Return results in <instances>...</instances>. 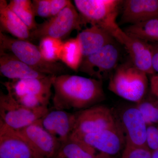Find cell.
Here are the masks:
<instances>
[{"mask_svg": "<svg viewBox=\"0 0 158 158\" xmlns=\"http://www.w3.org/2000/svg\"><path fill=\"white\" fill-rule=\"evenodd\" d=\"M75 138L81 139L100 152L112 156L125 146L124 134L117 120L116 124L111 127Z\"/></svg>", "mask_w": 158, "mask_h": 158, "instance_id": "14", "label": "cell"}, {"mask_svg": "<svg viewBox=\"0 0 158 158\" xmlns=\"http://www.w3.org/2000/svg\"><path fill=\"white\" fill-rule=\"evenodd\" d=\"M76 37L84 58L96 52L116 40L108 31L98 26H91L83 30Z\"/></svg>", "mask_w": 158, "mask_h": 158, "instance_id": "18", "label": "cell"}, {"mask_svg": "<svg viewBox=\"0 0 158 158\" xmlns=\"http://www.w3.org/2000/svg\"><path fill=\"white\" fill-rule=\"evenodd\" d=\"M95 158H115L113 156L103 153L100 152L96 154Z\"/></svg>", "mask_w": 158, "mask_h": 158, "instance_id": "32", "label": "cell"}, {"mask_svg": "<svg viewBox=\"0 0 158 158\" xmlns=\"http://www.w3.org/2000/svg\"><path fill=\"white\" fill-rule=\"evenodd\" d=\"M118 122L127 147L146 146L148 125L135 105L124 108L119 114Z\"/></svg>", "mask_w": 158, "mask_h": 158, "instance_id": "10", "label": "cell"}, {"mask_svg": "<svg viewBox=\"0 0 158 158\" xmlns=\"http://www.w3.org/2000/svg\"><path fill=\"white\" fill-rule=\"evenodd\" d=\"M153 19H158V0L123 1L120 23L131 25Z\"/></svg>", "mask_w": 158, "mask_h": 158, "instance_id": "16", "label": "cell"}, {"mask_svg": "<svg viewBox=\"0 0 158 158\" xmlns=\"http://www.w3.org/2000/svg\"><path fill=\"white\" fill-rule=\"evenodd\" d=\"M54 110H82L104 99L102 80L74 75L55 76L53 82Z\"/></svg>", "mask_w": 158, "mask_h": 158, "instance_id": "1", "label": "cell"}, {"mask_svg": "<svg viewBox=\"0 0 158 158\" xmlns=\"http://www.w3.org/2000/svg\"><path fill=\"white\" fill-rule=\"evenodd\" d=\"M35 15L40 17L51 18V0L32 1Z\"/></svg>", "mask_w": 158, "mask_h": 158, "instance_id": "27", "label": "cell"}, {"mask_svg": "<svg viewBox=\"0 0 158 158\" xmlns=\"http://www.w3.org/2000/svg\"><path fill=\"white\" fill-rule=\"evenodd\" d=\"M75 113L76 122L70 137L79 138L111 127L116 123L111 110L101 105H94Z\"/></svg>", "mask_w": 158, "mask_h": 158, "instance_id": "8", "label": "cell"}, {"mask_svg": "<svg viewBox=\"0 0 158 158\" xmlns=\"http://www.w3.org/2000/svg\"><path fill=\"white\" fill-rule=\"evenodd\" d=\"M152 152L146 146L127 147L125 146L121 158H152Z\"/></svg>", "mask_w": 158, "mask_h": 158, "instance_id": "26", "label": "cell"}, {"mask_svg": "<svg viewBox=\"0 0 158 158\" xmlns=\"http://www.w3.org/2000/svg\"><path fill=\"white\" fill-rule=\"evenodd\" d=\"M135 106L148 126L158 124V101L150 92Z\"/></svg>", "mask_w": 158, "mask_h": 158, "instance_id": "24", "label": "cell"}, {"mask_svg": "<svg viewBox=\"0 0 158 158\" xmlns=\"http://www.w3.org/2000/svg\"><path fill=\"white\" fill-rule=\"evenodd\" d=\"M150 92L158 101V74H157L150 76Z\"/></svg>", "mask_w": 158, "mask_h": 158, "instance_id": "31", "label": "cell"}, {"mask_svg": "<svg viewBox=\"0 0 158 158\" xmlns=\"http://www.w3.org/2000/svg\"><path fill=\"white\" fill-rule=\"evenodd\" d=\"M0 32H7L17 39L31 40V31L9 8L5 0L0 1Z\"/></svg>", "mask_w": 158, "mask_h": 158, "instance_id": "19", "label": "cell"}, {"mask_svg": "<svg viewBox=\"0 0 158 158\" xmlns=\"http://www.w3.org/2000/svg\"><path fill=\"white\" fill-rule=\"evenodd\" d=\"M83 58L81 49L77 37L63 42L59 60L66 66L75 71H78Z\"/></svg>", "mask_w": 158, "mask_h": 158, "instance_id": "22", "label": "cell"}, {"mask_svg": "<svg viewBox=\"0 0 158 158\" xmlns=\"http://www.w3.org/2000/svg\"><path fill=\"white\" fill-rule=\"evenodd\" d=\"M40 119L16 131L25 138L40 157L56 158L62 144L44 128Z\"/></svg>", "mask_w": 158, "mask_h": 158, "instance_id": "13", "label": "cell"}, {"mask_svg": "<svg viewBox=\"0 0 158 158\" xmlns=\"http://www.w3.org/2000/svg\"><path fill=\"white\" fill-rule=\"evenodd\" d=\"M8 6L20 19L24 23L30 31L37 27L36 16L33 9L32 1L30 0H11Z\"/></svg>", "mask_w": 158, "mask_h": 158, "instance_id": "23", "label": "cell"}, {"mask_svg": "<svg viewBox=\"0 0 158 158\" xmlns=\"http://www.w3.org/2000/svg\"><path fill=\"white\" fill-rule=\"evenodd\" d=\"M71 2L69 0H51V17L59 14Z\"/></svg>", "mask_w": 158, "mask_h": 158, "instance_id": "29", "label": "cell"}, {"mask_svg": "<svg viewBox=\"0 0 158 158\" xmlns=\"http://www.w3.org/2000/svg\"><path fill=\"white\" fill-rule=\"evenodd\" d=\"M123 31L129 36L149 43H158V19L130 25Z\"/></svg>", "mask_w": 158, "mask_h": 158, "instance_id": "21", "label": "cell"}, {"mask_svg": "<svg viewBox=\"0 0 158 158\" xmlns=\"http://www.w3.org/2000/svg\"><path fill=\"white\" fill-rule=\"evenodd\" d=\"M119 56L118 46L115 42L111 43L96 52L83 58L78 71L102 80L117 68Z\"/></svg>", "mask_w": 158, "mask_h": 158, "instance_id": "9", "label": "cell"}, {"mask_svg": "<svg viewBox=\"0 0 158 158\" xmlns=\"http://www.w3.org/2000/svg\"><path fill=\"white\" fill-rule=\"evenodd\" d=\"M82 26L79 12L71 2L56 16L38 24L36 28L31 31V40L46 37L62 40L73 30H81Z\"/></svg>", "mask_w": 158, "mask_h": 158, "instance_id": "7", "label": "cell"}, {"mask_svg": "<svg viewBox=\"0 0 158 158\" xmlns=\"http://www.w3.org/2000/svg\"><path fill=\"white\" fill-rule=\"evenodd\" d=\"M0 52L13 55L27 65L48 75L64 74L65 67L58 62L47 61L42 56L39 47L28 40L10 37L0 32Z\"/></svg>", "mask_w": 158, "mask_h": 158, "instance_id": "3", "label": "cell"}, {"mask_svg": "<svg viewBox=\"0 0 158 158\" xmlns=\"http://www.w3.org/2000/svg\"><path fill=\"white\" fill-rule=\"evenodd\" d=\"M151 48L152 63L153 69L158 73V43H150Z\"/></svg>", "mask_w": 158, "mask_h": 158, "instance_id": "30", "label": "cell"}, {"mask_svg": "<svg viewBox=\"0 0 158 158\" xmlns=\"http://www.w3.org/2000/svg\"><path fill=\"white\" fill-rule=\"evenodd\" d=\"M0 90V120L9 127L19 130L41 119L49 112L48 107L31 108L15 98L9 88Z\"/></svg>", "mask_w": 158, "mask_h": 158, "instance_id": "6", "label": "cell"}, {"mask_svg": "<svg viewBox=\"0 0 158 158\" xmlns=\"http://www.w3.org/2000/svg\"><path fill=\"white\" fill-rule=\"evenodd\" d=\"M0 73L12 81L42 78L48 76L22 62L9 53L0 52Z\"/></svg>", "mask_w": 158, "mask_h": 158, "instance_id": "17", "label": "cell"}, {"mask_svg": "<svg viewBox=\"0 0 158 158\" xmlns=\"http://www.w3.org/2000/svg\"><path fill=\"white\" fill-rule=\"evenodd\" d=\"M96 150L81 139L70 137L62 143L57 157L61 158H95Z\"/></svg>", "mask_w": 158, "mask_h": 158, "instance_id": "20", "label": "cell"}, {"mask_svg": "<svg viewBox=\"0 0 158 158\" xmlns=\"http://www.w3.org/2000/svg\"><path fill=\"white\" fill-rule=\"evenodd\" d=\"M63 42L62 40L46 37L40 40L39 48L44 59L51 62H57Z\"/></svg>", "mask_w": 158, "mask_h": 158, "instance_id": "25", "label": "cell"}, {"mask_svg": "<svg viewBox=\"0 0 158 158\" xmlns=\"http://www.w3.org/2000/svg\"><path fill=\"white\" fill-rule=\"evenodd\" d=\"M55 77L49 75L42 78L16 80L2 84L9 88L18 101L26 106L48 107Z\"/></svg>", "mask_w": 158, "mask_h": 158, "instance_id": "5", "label": "cell"}, {"mask_svg": "<svg viewBox=\"0 0 158 158\" xmlns=\"http://www.w3.org/2000/svg\"><path fill=\"white\" fill-rule=\"evenodd\" d=\"M148 75L131 62H126L118 65L114 71L108 89L117 96L137 103L147 95Z\"/></svg>", "mask_w": 158, "mask_h": 158, "instance_id": "2", "label": "cell"}, {"mask_svg": "<svg viewBox=\"0 0 158 158\" xmlns=\"http://www.w3.org/2000/svg\"><path fill=\"white\" fill-rule=\"evenodd\" d=\"M113 37L124 46L129 55L131 62L138 69L148 75L156 74L152 63V51L149 43L127 34L119 28Z\"/></svg>", "mask_w": 158, "mask_h": 158, "instance_id": "11", "label": "cell"}, {"mask_svg": "<svg viewBox=\"0 0 158 158\" xmlns=\"http://www.w3.org/2000/svg\"><path fill=\"white\" fill-rule=\"evenodd\" d=\"M123 1L120 0H74L82 26H98L113 34L119 27L116 23Z\"/></svg>", "mask_w": 158, "mask_h": 158, "instance_id": "4", "label": "cell"}, {"mask_svg": "<svg viewBox=\"0 0 158 158\" xmlns=\"http://www.w3.org/2000/svg\"><path fill=\"white\" fill-rule=\"evenodd\" d=\"M146 145L152 152L158 150V124L148 126Z\"/></svg>", "mask_w": 158, "mask_h": 158, "instance_id": "28", "label": "cell"}, {"mask_svg": "<svg viewBox=\"0 0 158 158\" xmlns=\"http://www.w3.org/2000/svg\"><path fill=\"white\" fill-rule=\"evenodd\" d=\"M152 158H158V150L152 152Z\"/></svg>", "mask_w": 158, "mask_h": 158, "instance_id": "33", "label": "cell"}, {"mask_svg": "<svg viewBox=\"0 0 158 158\" xmlns=\"http://www.w3.org/2000/svg\"><path fill=\"white\" fill-rule=\"evenodd\" d=\"M55 158H61L60 157H57Z\"/></svg>", "mask_w": 158, "mask_h": 158, "instance_id": "34", "label": "cell"}, {"mask_svg": "<svg viewBox=\"0 0 158 158\" xmlns=\"http://www.w3.org/2000/svg\"><path fill=\"white\" fill-rule=\"evenodd\" d=\"M76 122V113L53 110L40 119L41 125L59 142L68 141L73 133Z\"/></svg>", "mask_w": 158, "mask_h": 158, "instance_id": "15", "label": "cell"}, {"mask_svg": "<svg viewBox=\"0 0 158 158\" xmlns=\"http://www.w3.org/2000/svg\"><path fill=\"white\" fill-rule=\"evenodd\" d=\"M0 158H41L25 138L0 120Z\"/></svg>", "mask_w": 158, "mask_h": 158, "instance_id": "12", "label": "cell"}]
</instances>
